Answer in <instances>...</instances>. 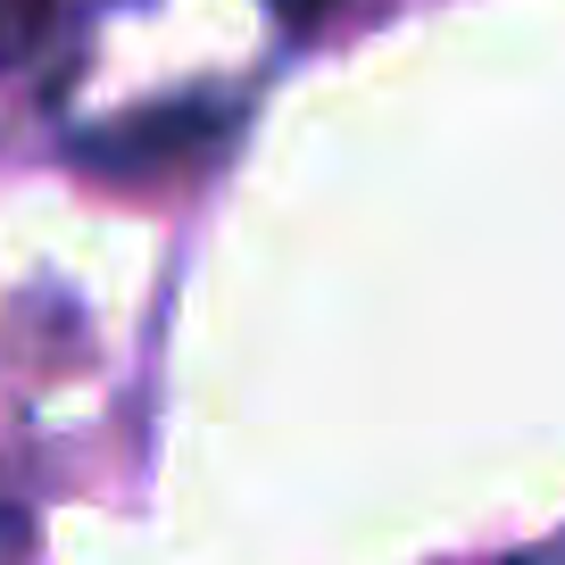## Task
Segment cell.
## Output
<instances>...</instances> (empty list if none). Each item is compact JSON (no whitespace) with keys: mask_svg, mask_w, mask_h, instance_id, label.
I'll use <instances>...</instances> for the list:
<instances>
[{"mask_svg":"<svg viewBox=\"0 0 565 565\" xmlns=\"http://www.w3.org/2000/svg\"><path fill=\"white\" fill-rule=\"evenodd\" d=\"M216 134H225V108L175 100V108H141V117H117L108 134H84V141H75V159L100 167V175H159V167L200 159Z\"/></svg>","mask_w":565,"mask_h":565,"instance_id":"6da1fadb","label":"cell"},{"mask_svg":"<svg viewBox=\"0 0 565 565\" xmlns=\"http://www.w3.org/2000/svg\"><path fill=\"white\" fill-rule=\"evenodd\" d=\"M51 9L58 0H0V75L18 58H34V42L51 34Z\"/></svg>","mask_w":565,"mask_h":565,"instance_id":"7a4b0ae2","label":"cell"}]
</instances>
